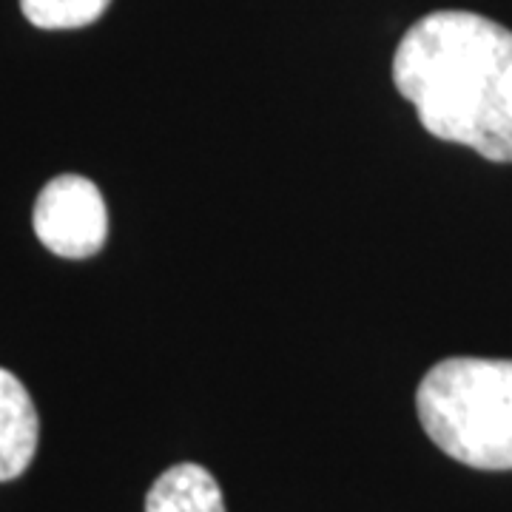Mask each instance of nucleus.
<instances>
[{"mask_svg": "<svg viewBox=\"0 0 512 512\" xmlns=\"http://www.w3.org/2000/svg\"><path fill=\"white\" fill-rule=\"evenodd\" d=\"M393 83L427 134L512 163L510 29L476 12H430L402 37Z\"/></svg>", "mask_w": 512, "mask_h": 512, "instance_id": "obj_1", "label": "nucleus"}, {"mask_svg": "<svg viewBox=\"0 0 512 512\" xmlns=\"http://www.w3.org/2000/svg\"><path fill=\"white\" fill-rule=\"evenodd\" d=\"M416 413L441 453L476 470H512V359H444L421 379Z\"/></svg>", "mask_w": 512, "mask_h": 512, "instance_id": "obj_2", "label": "nucleus"}, {"mask_svg": "<svg viewBox=\"0 0 512 512\" xmlns=\"http://www.w3.org/2000/svg\"><path fill=\"white\" fill-rule=\"evenodd\" d=\"M37 239L63 259H89L109 237V211L100 188L80 177L63 174L40 191L32 214Z\"/></svg>", "mask_w": 512, "mask_h": 512, "instance_id": "obj_3", "label": "nucleus"}, {"mask_svg": "<svg viewBox=\"0 0 512 512\" xmlns=\"http://www.w3.org/2000/svg\"><path fill=\"white\" fill-rule=\"evenodd\" d=\"M40 421L29 390L0 367V481L26 473L37 450Z\"/></svg>", "mask_w": 512, "mask_h": 512, "instance_id": "obj_4", "label": "nucleus"}, {"mask_svg": "<svg viewBox=\"0 0 512 512\" xmlns=\"http://www.w3.org/2000/svg\"><path fill=\"white\" fill-rule=\"evenodd\" d=\"M146 512H225L217 478L200 464H174L151 484Z\"/></svg>", "mask_w": 512, "mask_h": 512, "instance_id": "obj_5", "label": "nucleus"}, {"mask_svg": "<svg viewBox=\"0 0 512 512\" xmlns=\"http://www.w3.org/2000/svg\"><path fill=\"white\" fill-rule=\"evenodd\" d=\"M111 0H20L26 20L37 29H80L109 9Z\"/></svg>", "mask_w": 512, "mask_h": 512, "instance_id": "obj_6", "label": "nucleus"}]
</instances>
